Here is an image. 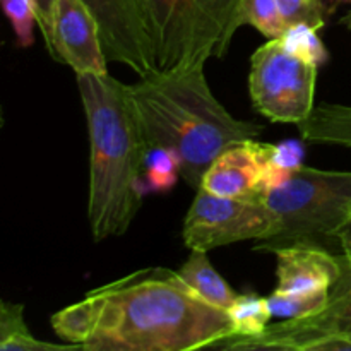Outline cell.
<instances>
[{
  "mask_svg": "<svg viewBox=\"0 0 351 351\" xmlns=\"http://www.w3.org/2000/svg\"><path fill=\"white\" fill-rule=\"evenodd\" d=\"M81 305L82 350L191 351L233 336L228 311L206 302L167 267L134 271L89 291Z\"/></svg>",
  "mask_w": 351,
  "mask_h": 351,
  "instance_id": "1",
  "label": "cell"
},
{
  "mask_svg": "<svg viewBox=\"0 0 351 351\" xmlns=\"http://www.w3.org/2000/svg\"><path fill=\"white\" fill-rule=\"evenodd\" d=\"M89 129L88 216L95 242L120 237L143 204L144 165L151 146L129 84L112 74H77Z\"/></svg>",
  "mask_w": 351,
  "mask_h": 351,
  "instance_id": "2",
  "label": "cell"
},
{
  "mask_svg": "<svg viewBox=\"0 0 351 351\" xmlns=\"http://www.w3.org/2000/svg\"><path fill=\"white\" fill-rule=\"evenodd\" d=\"M151 147L180 156V177L191 187L232 144L257 139L264 127L235 119L213 95L204 65L184 71H154L129 84Z\"/></svg>",
  "mask_w": 351,
  "mask_h": 351,
  "instance_id": "3",
  "label": "cell"
},
{
  "mask_svg": "<svg viewBox=\"0 0 351 351\" xmlns=\"http://www.w3.org/2000/svg\"><path fill=\"white\" fill-rule=\"evenodd\" d=\"M156 71L206 65L228 51L239 29L240 0H144Z\"/></svg>",
  "mask_w": 351,
  "mask_h": 351,
  "instance_id": "4",
  "label": "cell"
},
{
  "mask_svg": "<svg viewBox=\"0 0 351 351\" xmlns=\"http://www.w3.org/2000/svg\"><path fill=\"white\" fill-rule=\"evenodd\" d=\"M280 219V232L256 243V250L274 252L295 242L335 239L351 213V171L302 167L280 187L263 197Z\"/></svg>",
  "mask_w": 351,
  "mask_h": 351,
  "instance_id": "5",
  "label": "cell"
},
{
  "mask_svg": "<svg viewBox=\"0 0 351 351\" xmlns=\"http://www.w3.org/2000/svg\"><path fill=\"white\" fill-rule=\"evenodd\" d=\"M319 67L273 38L250 58L249 91L254 108L271 122L300 123L314 112Z\"/></svg>",
  "mask_w": 351,
  "mask_h": 351,
  "instance_id": "6",
  "label": "cell"
},
{
  "mask_svg": "<svg viewBox=\"0 0 351 351\" xmlns=\"http://www.w3.org/2000/svg\"><path fill=\"white\" fill-rule=\"evenodd\" d=\"M280 232V219L261 199L219 197L199 187L182 230L187 249L209 252L245 240H267Z\"/></svg>",
  "mask_w": 351,
  "mask_h": 351,
  "instance_id": "7",
  "label": "cell"
},
{
  "mask_svg": "<svg viewBox=\"0 0 351 351\" xmlns=\"http://www.w3.org/2000/svg\"><path fill=\"white\" fill-rule=\"evenodd\" d=\"M215 348L351 351V290L331 295V302L317 314L271 324L257 336H230Z\"/></svg>",
  "mask_w": 351,
  "mask_h": 351,
  "instance_id": "8",
  "label": "cell"
},
{
  "mask_svg": "<svg viewBox=\"0 0 351 351\" xmlns=\"http://www.w3.org/2000/svg\"><path fill=\"white\" fill-rule=\"evenodd\" d=\"M99 24L106 57L139 77L156 71L149 17L144 0H82Z\"/></svg>",
  "mask_w": 351,
  "mask_h": 351,
  "instance_id": "9",
  "label": "cell"
},
{
  "mask_svg": "<svg viewBox=\"0 0 351 351\" xmlns=\"http://www.w3.org/2000/svg\"><path fill=\"white\" fill-rule=\"evenodd\" d=\"M53 58L77 74H108V57L99 24L82 0H57L53 14Z\"/></svg>",
  "mask_w": 351,
  "mask_h": 351,
  "instance_id": "10",
  "label": "cell"
},
{
  "mask_svg": "<svg viewBox=\"0 0 351 351\" xmlns=\"http://www.w3.org/2000/svg\"><path fill=\"white\" fill-rule=\"evenodd\" d=\"M276 291L288 295L331 291L343 276L341 259L319 242H295L274 250Z\"/></svg>",
  "mask_w": 351,
  "mask_h": 351,
  "instance_id": "11",
  "label": "cell"
},
{
  "mask_svg": "<svg viewBox=\"0 0 351 351\" xmlns=\"http://www.w3.org/2000/svg\"><path fill=\"white\" fill-rule=\"evenodd\" d=\"M263 178L261 143L243 141L226 147L206 170L201 189L219 197L259 199Z\"/></svg>",
  "mask_w": 351,
  "mask_h": 351,
  "instance_id": "12",
  "label": "cell"
},
{
  "mask_svg": "<svg viewBox=\"0 0 351 351\" xmlns=\"http://www.w3.org/2000/svg\"><path fill=\"white\" fill-rule=\"evenodd\" d=\"M298 130L308 143L351 147V105H317L307 120L298 123Z\"/></svg>",
  "mask_w": 351,
  "mask_h": 351,
  "instance_id": "13",
  "label": "cell"
},
{
  "mask_svg": "<svg viewBox=\"0 0 351 351\" xmlns=\"http://www.w3.org/2000/svg\"><path fill=\"white\" fill-rule=\"evenodd\" d=\"M178 274L185 280L192 290L204 298L206 302L213 304L215 307L228 311L235 302L237 293L230 288V285L216 273L209 261L208 252L201 250H191L189 259L182 264Z\"/></svg>",
  "mask_w": 351,
  "mask_h": 351,
  "instance_id": "14",
  "label": "cell"
},
{
  "mask_svg": "<svg viewBox=\"0 0 351 351\" xmlns=\"http://www.w3.org/2000/svg\"><path fill=\"white\" fill-rule=\"evenodd\" d=\"M0 350L2 351H72L82 350L79 345H55L40 341L31 335L24 321V305L10 304L3 300L0 304Z\"/></svg>",
  "mask_w": 351,
  "mask_h": 351,
  "instance_id": "15",
  "label": "cell"
},
{
  "mask_svg": "<svg viewBox=\"0 0 351 351\" xmlns=\"http://www.w3.org/2000/svg\"><path fill=\"white\" fill-rule=\"evenodd\" d=\"M261 156H263V178H261L259 199L271 189L280 187L297 170L304 167V144L298 141H285L280 144L261 143Z\"/></svg>",
  "mask_w": 351,
  "mask_h": 351,
  "instance_id": "16",
  "label": "cell"
},
{
  "mask_svg": "<svg viewBox=\"0 0 351 351\" xmlns=\"http://www.w3.org/2000/svg\"><path fill=\"white\" fill-rule=\"evenodd\" d=\"M228 314L233 324V336H240V338L264 332L271 326L269 321L273 317L267 298L256 293L237 295L235 302L228 308Z\"/></svg>",
  "mask_w": 351,
  "mask_h": 351,
  "instance_id": "17",
  "label": "cell"
},
{
  "mask_svg": "<svg viewBox=\"0 0 351 351\" xmlns=\"http://www.w3.org/2000/svg\"><path fill=\"white\" fill-rule=\"evenodd\" d=\"M250 24L269 40L280 38L287 31V23L278 0H240L239 26Z\"/></svg>",
  "mask_w": 351,
  "mask_h": 351,
  "instance_id": "18",
  "label": "cell"
},
{
  "mask_svg": "<svg viewBox=\"0 0 351 351\" xmlns=\"http://www.w3.org/2000/svg\"><path fill=\"white\" fill-rule=\"evenodd\" d=\"M182 161L173 149L168 147H151L147 153L144 175L147 189L156 192L170 191L180 177Z\"/></svg>",
  "mask_w": 351,
  "mask_h": 351,
  "instance_id": "19",
  "label": "cell"
},
{
  "mask_svg": "<svg viewBox=\"0 0 351 351\" xmlns=\"http://www.w3.org/2000/svg\"><path fill=\"white\" fill-rule=\"evenodd\" d=\"M317 27L311 26V24H291L280 38L291 53L304 58L305 62L315 65V67H321L328 62L329 53L321 38L317 36Z\"/></svg>",
  "mask_w": 351,
  "mask_h": 351,
  "instance_id": "20",
  "label": "cell"
},
{
  "mask_svg": "<svg viewBox=\"0 0 351 351\" xmlns=\"http://www.w3.org/2000/svg\"><path fill=\"white\" fill-rule=\"evenodd\" d=\"M331 302V291H317V293L305 295H288L280 293L274 290L267 297V305L271 308V314L278 317H307V315L317 314L326 305Z\"/></svg>",
  "mask_w": 351,
  "mask_h": 351,
  "instance_id": "21",
  "label": "cell"
},
{
  "mask_svg": "<svg viewBox=\"0 0 351 351\" xmlns=\"http://www.w3.org/2000/svg\"><path fill=\"white\" fill-rule=\"evenodd\" d=\"M3 12L16 33L17 45L27 48L33 45V26L38 23L36 5L33 0H2Z\"/></svg>",
  "mask_w": 351,
  "mask_h": 351,
  "instance_id": "22",
  "label": "cell"
},
{
  "mask_svg": "<svg viewBox=\"0 0 351 351\" xmlns=\"http://www.w3.org/2000/svg\"><path fill=\"white\" fill-rule=\"evenodd\" d=\"M278 5L287 26L305 23L317 29L326 26V17L332 10L322 0H278Z\"/></svg>",
  "mask_w": 351,
  "mask_h": 351,
  "instance_id": "23",
  "label": "cell"
},
{
  "mask_svg": "<svg viewBox=\"0 0 351 351\" xmlns=\"http://www.w3.org/2000/svg\"><path fill=\"white\" fill-rule=\"evenodd\" d=\"M338 242L339 250H341V264H343V276L338 281L335 288L331 290V295L343 293V291L351 290V213L345 223L339 226V230L336 232L335 239Z\"/></svg>",
  "mask_w": 351,
  "mask_h": 351,
  "instance_id": "24",
  "label": "cell"
},
{
  "mask_svg": "<svg viewBox=\"0 0 351 351\" xmlns=\"http://www.w3.org/2000/svg\"><path fill=\"white\" fill-rule=\"evenodd\" d=\"M33 2L36 5L38 24L43 33L45 43H47L50 55H53V14L57 0H33Z\"/></svg>",
  "mask_w": 351,
  "mask_h": 351,
  "instance_id": "25",
  "label": "cell"
},
{
  "mask_svg": "<svg viewBox=\"0 0 351 351\" xmlns=\"http://www.w3.org/2000/svg\"><path fill=\"white\" fill-rule=\"evenodd\" d=\"M339 23H341V24H343V26H345V27H346V29H348V31H350V33H351V9L348 10V12H346V14H345V16H343V17H341V21H339Z\"/></svg>",
  "mask_w": 351,
  "mask_h": 351,
  "instance_id": "26",
  "label": "cell"
},
{
  "mask_svg": "<svg viewBox=\"0 0 351 351\" xmlns=\"http://www.w3.org/2000/svg\"><path fill=\"white\" fill-rule=\"evenodd\" d=\"M336 3H346V2H350L351 3V0H335Z\"/></svg>",
  "mask_w": 351,
  "mask_h": 351,
  "instance_id": "27",
  "label": "cell"
}]
</instances>
